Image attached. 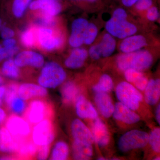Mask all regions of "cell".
I'll use <instances>...</instances> for the list:
<instances>
[{
    "label": "cell",
    "mask_w": 160,
    "mask_h": 160,
    "mask_svg": "<svg viewBox=\"0 0 160 160\" xmlns=\"http://www.w3.org/2000/svg\"><path fill=\"white\" fill-rule=\"evenodd\" d=\"M76 110L79 117L82 119H96L98 113L94 106L83 96H80L77 98Z\"/></svg>",
    "instance_id": "7c38bea8"
},
{
    "label": "cell",
    "mask_w": 160,
    "mask_h": 160,
    "mask_svg": "<svg viewBox=\"0 0 160 160\" xmlns=\"http://www.w3.org/2000/svg\"><path fill=\"white\" fill-rule=\"evenodd\" d=\"M4 82V80H3V78L2 77V76L0 75V86H2V84H3Z\"/></svg>",
    "instance_id": "816d5d0a"
},
{
    "label": "cell",
    "mask_w": 160,
    "mask_h": 160,
    "mask_svg": "<svg viewBox=\"0 0 160 160\" xmlns=\"http://www.w3.org/2000/svg\"><path fill=\"white\" fill-rule=\"evenodd\" d=\"M21 40L23 45L26 47H32L34 44V37L32 32L28 30L23 32L21 36Z\"/></svg>",
    "instance_id": "8d00e7d4"
},
{
    "label": "cell",
    "mask_w": 160,
    "mask_h": 160,
    "mask_svg": "<svg viewBox=\"0 0 160 160\" xmlns=\"http://www.w3.org/2000/svg\"><path fill=\"white\" fill-rule=\"evenodd\" d=\"M66 72L58 63L50 62L43 67L38 78L40 86L44 88H55L66 79Z\"/></svg>",
    "instance_id": "3957f363"
},
{
    "label": "cell",
    "mask_w": 160,
    "mask_h": 160,
    "mask_svg": "<svg viewBox=\"0 0 160 160\" xmlns=\"http://www.w3.org/2000/svg\"><path fill=\"white\" fill-rule=\"evenodd\" d=\"M158 11L156 7H150L148 9L147 13V17L149 21H155L159 17Z\"/></svg>",
    "instance_id": "b9f144b4"
},
{
    "label": "cell",
    "mask_w": 160,
    "mask_h": 160,
    "mask_svg": "<svg viewBox=\"0 0 160 160\" xmlns=\"http://www.w3.org/2000/svg\"><path fill=\"white\" fill-rule=\"evenodd\" d=\"M147 45L146 39L141 35L130 36L124 38L120 46V49L124 53L138 51Z\"/></svg>",
    "instance_id": "e0dca14e"
},
{
    "label": "cell",
    "mask_w": 160,
    "mask_h": 160,
    "mask_svg": "<svg viewBox=\"0 0 160 160\" xmlns=\"http://www.w3.org/2000/svg\"><path fill=\"white\" fill-rule=\"evenodd\" d=\"M117 97L120 102L132 110H137L143 97L135 87L128 82H123L118 85L116 89Z\"/></svg>",
    "instance_id": "277c9868"
},
{
    "label": "cell",
    "mask_w": 160,
    "mask_h": 160,
    "mask_svg": "<svg viewBox=\"0 0 160 160\" xmlns=\"http://www.w3.org/2000/svg\"><path fill=\"white\" fill-rule=\"evenodd\" d=\"M6 114L5 111L0 107V124H1L6 118Z\"/></svg>",
    "instance_id": "c3c4849f"
},
{
    "label": "cell",
    "mask_w": 160,
    "mask_h": 160,
    "mask_svg": "<svg viewBox=\"0 0 160 160\" xmlns=\"http://www.w3.org/2000/svg\"><path fill=\"white\" fill-rule=\"evenodd\" d=\"M91 129L94 141L100 147H105L109 144V132L106 125L101 120L96 119L92 126Z\"/></svg>",
    "instance_id": "5bb4252c"
},
{
    "label": "cell",
    "mask_w": 160,
    "mask_h": 160,
    "mask_svg": "<svg viewBox=\"0 0 160 160\" xmlns=\"http://www.w3.org/2000/svg\"><path fill=\"white\" fill-rule=\"evenodd\" d=\"M13 112L20 113L22 112L25 109V103L21 98L18 97L12 100L8 106Z\"/></svg>",
    "instance_id": "d6a6232c"
},
{
    "label": "cell",
    "mask_w": 160,
    "mask_h": 160,
    "mask_svg": "<svg viewBox=\"0 0 160 160\" xmlns=\"http://www.w3.org/2000/svg\"><path fill=\"white\" fill-rule=\"evenodd\" d=\"M148 82V79L143 76L140 78L137 81H136L134 83V84L136 88H137L138 90L144 91L146 89Z\"/></svg>",
    "instance_id": "60d3db41"
},
{
    "label": "cell",
    "mask_w": 160,
    "mask_h": 160,
    "mask_svg": "<svg viewBox=\"0 0 160 160\" xmlns=\"http://www.w3.org/2000/svg\"><path fill=\"white\" fill-rule=\"evenodd\" d=\"M1 26H2V20H1V18H0V30L1 29Z\"/></svg>",
    "instance_id": "f5cc1de1"
},
{
    "label": "cell",
    "mask_w": 160,
    "mask_h": 160,
    "mask_svg": "<svg viewBox=\"0 0 160 160\" xmlns=\"http://www.w3.org/2000/svg\"><path fill=\"white\" fill-rule=\"evenodd\" d=\"M6 90V87L3 86H0V106H2V104L3 100L5 96Z\"/></svg>",
    "instance_id": "bcb514c9"
},
{
    "label": "cell",
    "mask_w": 160,
    "mask_h": 160,
    "mask_svg": "<svg viewBox=\"0 0 160 160\" xmlns=\"http://www.w3.org/2000/svg\"><path fill=\"white\" fill-rule=\"evenodd\" d=\"M152 4V0H138L134 5L136 9L142 11L149 9Z\"/></svg>",
    "instance_id": "74e56055"
},
{
    "label": "cell",
    "mask_w": 160,
    "mask_h": 160,
    "mask_svg": "<svg viewBox=\"0 0 160 160\" xmlns=\"http://www.w3.org/2000/svg\"><path fill=\"white\" fill-rule=\"evenodd\" d=\"M6 128L16 138H23L30 134L29 124L22 118L17 116H12L9 118Z\"/></svg>",
    "instance_id": "52a82bcc"
},
{
    "label": "cell",
    "mask_w": 160,
    "mask_h": 160,
    "mask_svg": "<svg viewBox=\"0 0 160 160\" xmlns=\"http://www.w3.org/2000/svg\"><path fill=\"white\" fill-rule=\"evenodd\" d=\"M72 153L75 159H90L93 154L92 144L75 141L72 144Z\"/></svg>",
    "instance_id": "603a6c76"
},
{
    "label": "cell",
    "mask_w": 160,
    "mask_h": 160,
    "mask_svg": "<svg viewBox=\"0 0 160 160\" xmlns=\"http://www.w3.org/2000/svg\"><path fill=\"white\" fill-rule=\"evenodd\" d=\"M1 36L4 40L11 38L14 35V32L12 29L7 27H3L1 29Z\"/></svg>",
    "instance_id": "7bdbcfd3"
},
{
    "label": "cell",
    "mask_w": 160,
    "mask_h": 160,
    "mask_svg": "<svg viewBox=\"0 0 160 160\" xmlns=\"http://www.w3.org/2000/svg\"><path fill=\"white\" fill-rule=\"evenodd\" d=\"M46 114V106L40 100L32 102L28 112V118L30 123L38 124L44 120Z\"/></svg>",
    "instance_id": "ffe728a7"
},
{
    "label": "cell",
    "mask_w": 160,
    "mask_h": 160,
    "mask_svg": "<svg viewBox=\"0 0 160 160\" xmlns=\"http://www.w3.org/2000/svg\"><path fill=\"white\" fill-rule=\"evenodd\" d=\"M153 58L147 50H138L129 53H124L118 58L117 64L120 70L128 69L142 71L148 69L152 64Z\"/></svg>",
    "instance_id": "7a4b0ae2"
},
{
    "label": "cell",
    "mask_w": 160,
    "mask_h": 160,
    "mask_svg": "<svg viewBox=\"0 0 160 160\" xmlns=\"http://www.w3.org/2000/svg\"><path fill=\"white\" fill-rule=\"evenodd\" d=\"M31 2L32 0H13L12 11L15 16L21 17Z\"/></svg>",
    "instance_id": "f546056e"
},
{
    "label": "cell",
    "mask_w": 160,
    "mask_h": 160,
    "mask_svg": "<svg viewBox=\"0 0 160 160\" xmlns=\"http://www.w3.org/2000/svg\"><path fill=\"white\" fill-rule=\"evenodd\" d=\"M138 0H122V2L126 7H131L135 4Z\"/></svg>",
    "instance_id": "f6af8a7d"
},
{
    "label": "cell",
    "mask_w": 160,
    "mask_h": 160,
    "mask_svg": "<svg viewBox=\"0 0 160 160\" xmlns=\"http://www.w3.org/2000/svg\"><path fill=\"white\" fill-rule=\"evenodd\" d=\"M113 87V83L111 77L108 75L103 74L100 78L98 82L93 87V90L96 92H107L111 91Z\"/></svg>",
    "instance_id": "4316f807"
},
{
    "label": "cell",
    "mask_w": 160,
    "mask_h": 160,
    "mask_svg": "<svg viewBox=\"0 0 160 160\" xmlns=\"http://www.w3.org/2000/svg\"><path fill=\"white\" fill-rule=\"evenodd\" d=\"M149 142V134L145 132L132 130L127 132L119 140L118 147L122 152L145 147Z\"/></svg>",
    "instance_id": "5b68a950"
},
{
    "label": "cell",
    "mask_w": 160,
    "mask_h": 160,
    "mask_svg": "<svg viewBox=\"0 0 160 160\" xmlns=\"http://www.w3.org/2000/svg\"><path fill=\"white\" fill-rule=\"evenodd\" d=\"M95 102L101 114L104 117L111 116L114 110V106L111 98L107 92H97L95 96Z\"/></svg>",
    "instance_id": "ac0fdd59"
},
{
    "label": "cell",
    "mask_w": 160,
    "mask_h": 160,
    "mask_svg": "<svg viewBox=\"0 0 160 160\" xmlns=\"http://www.w3.org/2000/svg\"><path fill=\"white\" fill-rule=\"evenodd\" d=\"M12 158L10 157L9 156H2L0 157V160H12Z\"/></svg>",
    "instance_id": "681fc988"
},
{
    "label": "cell",
    "mask_w": 160,
    "mask_h": 160,
    "mask_svg": "<svg viewBox=\"0 0 160 160\" xmlns=\"http://www.w3.org/2000/svg\"><path fill=\"white\" fill-rule=\"evenodd\" d=\"M156 118L159 125L160 124V104L158 106L156 110Z\"/></svg>",
    "instance_id": "7dc6e473"
},
{
    "label": "cell",
    "mask_w": 160,
    "mask_h": 160,
    "mask_svg": "<svg viewBox=\"0 0 160 160\" xmlns=\"http://www.w3.org/2000/svg\"><path fill=\"white\" fill-rule=\"evenodd\" d=\"M88 23V21L84 18L77 19L72 22L69 39L72 47L77 48L84 43V35Z\"/></svg>",
    "instance_id": "ba28073f"
},
{
    "label": "cell",
    "mask_w": 160,
    "mask_h": 160,
    "mask_svg": "<svg viewBox=\"0 0 160 160\" xmlns=\"http://www.w3.org/2000/svg\"><path fill=\"white\" fill-rule=\"evenodd\" d=\"M72 133L75 141L92 144L94 142L91 131L81 121L75 119L71 126Z\"/></svg>",
    "instance_id": "8fae6325"
},
{
    "label": "cell",
    "mask_w": 160,
    "mask_h": 160,
    "mask_svg": "<svg viewBox=\"0 0 160 160\" xmlns=\"http://www.w3.org/2000/svg\"><path fill=\"white\" fill-rule=\"evenodd\" d=\"M16 41L13 39L9 38L4 40L2 46L7 49H11L15 47Z\"/></svg>",
    "instance_id": "ee69618b"
},
{
    "label": "cell",
    "mask_w": 160,
    "mask_h": 160,
    "mask_svg": "<svg viewBox=\"0 0 160 160\" xmlns=\"http://www.w3.org/2000/svg\"><path fill=\"white\" fill-rule=\"evenodd\" d=\"M143 76V73L141 71L136 69H130L125 71V78L129 83H134Z\"/></svg>",
    "instance_id": "e575fe53"
},
{
    "label": "cell",
    "mask_w": 160,
    "mask_h": 160,
    "mask_svg": "<svg viewBox=\"0 0 160 160\" xmlns=\"http://www.w3.org/2000/svg\"><path fill=\"white\" fill-rule=\"evenodd\" d=\"M98 45L99 47L102 57H108L114 51L116 46V42L111 35L106 33L103 36L101 42Z\"/></svg>",
    "instance_id": "d4e9b609"
},
{
    "label": "cell",
    "mask_w": 160,
    "mask_h": 160,
    "mask_svg": "<svg viewBox=\"0 0 160 160\" xmlns=\"http://www.w3.org/2000/svg\"><path fill=\"white\" fill-rule=\"evenodd\" d=\"M88 56V52L83 48H76L72 50L70 56L65 61L66 67L77 69L82 67Z\"/></svg>",
    "instance_id": "44dd1931"
},
{
    "label": "cell",
    "mask_w": 160,
    "mask_h": 160,
    "mask_svg": "<svg viewBox=\"0 0 160 160\" xmlns=\"http://www.w3.org/2000/svg\"><path fill=\"white\" fill-rule=\"evenodd\" d=\"M29 6L31 10L42 9L51 16L58 14L62 10V6L58 0H34Z\"/></svg>",
    "instance_id": "4fadbf2b"
},
{
    "label": "cell",
    "mask_w": 160,
    "mask_h": 160,
    "mask_svg": "<svg viewBox=\"0 0 160 160\" xmlns=\"http://www.w3.org/2000/svg\"><path fill=\"white\" fill-rule=\"evenodd\" d=\"M18 50L17 47L12 49H6L0 44V62L13 56Z\"/></svg>",
    "instance_id": "d590c367"
},
{
    "label": "cell",
    "mask_w": 160,
    "mask_h": 160,
    "mask_svg": "<svg viewBox=\"0 0 160 160\" xmlns=\"http://www.w3.org/2000/svg\"><path fill=\"white\" fill-rule=\"evenodd\" d=\"M78 94L77 88L72 82H67L62 87V97L63 101L66 103H70L74 101Z\"/></svg>",
    "instance_id": "484cf974"
},
{
    "label": "cell",
    "mask_w": 160,
    "mask_h": 160,
    "mask_svg": "<svg viewBox=\"0 0 160 160\" xmlns=\"http://www.w3.org/2000/svg\"><path fill=\"white\" fill-rule=\"evenodd\" d=\"M126 10L118 8L113 12L112 17L106 23V28L112 36L124 39L135 34L137 28L127 20Z\"/></svg>",
    "instance_id": "6da1fadb"
},
{
    "label": "cell",
    "mask_w": 160,
    "mask_h": 160,
    "mask_svg": "<svg viewBox=\"0 0 160 160\" xmlns=\"http://www.w3.org/2000/svg\"><path fill=\"white\" fill-rule=\"evenodd\" d=\"M14 61L18 67L30 66L36 68L42 67L44 62V58L42 55L29 51L20 52L16 57Z\"/></svg>",
    "instance_id": "9c48e42d"
},
{
    "label": "cell",
    "mask_w": 160,
    "mask_h": 160,
    "mask_svg": "<svg viewBox=\"0 0 160 160\" xmlns=\"http://www.w3.org/2000/svg\"><path fill=\"white\" fill-rule=\"evenodd\" d=\"M89 54L92 58L98 60L102 57L101 51L98 45H93L90 47L89 50Z\"/></svg>",
    "instance_id": "ab89813d"
},
{
    "label": "cell",
    "mask_w": 160,
    "mask_h": 160,
    "mask_svg": "<svg viewBox=\"0 0 160 160\" xmlns=\"http://www.w3.org/2000/svg\"><path fill=\"white\" fill-rule=\"evenodd\" d=\"M18 89V87L17 86L14 84H10L7 88H6L4 98H5V102L8 106L12 100L17 97Z\"/></svg>",
    "instance_id": "836d02e7"
},
{
    "label": "cell",
    "mask_w": 160,
    "mask_h": 160,
    "mask_svg": "<svg viewBox=\"0 0 160 160\" xmlns=\"http://www.w3.org/2000/svg\"><path fill=\"white\" fill-rule=\"evenodd\" d=\"M38 38L41 46L44 49L52 50L61 46L62 40L61 38L53 35L51 29L41 28L38 32Z\"/></svg>",
    "instance_id": "9a60e30c"
},
{
    "label": "cell",
    "mask_w": 160,
    "mask_h": 160,
    "mask_svg": "<svg viewBox=\"0 0 160 160\" xmlns=\"http://www.w3.org/2000/svg\"><path fill=\"white\" fill-rule=\"evenodd\" d=\"M153 151L159 152L160 151V130L159 128L153 129L149 135V142Z\"/></svg>",
    "instance_id": "1f68e13d"
},
{
    "label": "cell",
    "mask_w": 160,
    "mask_h": 160,
    "mask_svg": "<svg viewBox=\"0 0 160 160\" xmlns=\"http://www.w3.org/2000/svg\"><path fill=\"white\" fill-rule=\"evenodd\" d=\"M145 90V99L146 102L151 106L155 105L160 98V80L159 79L150 80L148 82Z\"/></svg>",
    "instance_id": "7402d4cb"
},
{
    "label": "cell",
    "mask_w": 160,
    "mask_h": 160,
    "mask_svg": "<svg viewBox=\"0 0 160 160\" xmlns=\"http://www.w3.org/2000/svg\"><path fill=\"white\" fill-rule=\"evenodd\" d=\"M17 142V152L23 157H30L34 155L37 152V145L33 142L25 141L23 138H15Z\"/></svg>",
    "instance_id": "cb8c5ba5"
},
{
    "label": "cell",
    "mask_w": 160,
    "mask_h": 160,
    "mask_svg": "<svg viewBox=\"0 0 160 160\" xmlns=\"http://www.w3.org/2000/svg\"><path fill=\"white\" fill-rule=\"evenodd\" d=\"M69 149L68 145L63 142H59L55 146L52 153L51 159L66 160L69 156Z\"/></svg>",
    "instance_id": "83f0119b"
},
{
    "label": "cell",
    "mask_w": 160,
    "mask_h": 160,
    "mask_svg": "<svg viewBox=\"0 0 160 160\" xmlns=\"http://www.w3.org/2000/svg\"><path fill=\"white\" fill-rule=\"evenodd\" d=\"M40 146L41 148L39 149L37 153L38 159L46 160L49 155V149H50L49 145Z\"/></svg>",
    "instance_id": "f35d334b"
},
{
    "label": "cell",
    "mask_w": 160,
    "mask_h": 160,
    "mask_svg": "<svg viewBox=\"0 0 160 160\" xmlns=\"http://www.w3.org/2000/svg\"><path fill=\"white\" fill-rule=\"evenodd\" d=\"M47 93V90L44 87L30 83L22 84L18 89V95L23 101L36 97L45 96Z\"/></svg>",
    "instance_id": "2e32d148"
},
{
    "label": "cell",
    "mask_w": 160,
    "mask_h": 160,
    "mask_svg": "<svg viewBox=\"0 0 160 160\" xmlns=\"http://www.w3.org/2000/svg\"><path fill=\"white\" fill-rule=\"evenodd\" d=\"M112 115L115 119L126 124H134L140 120L138 115L120 102L115 105Z\"/></svg>",
    "instance_id": "30bf717a"
},
{
    "label": "cell",
    "mask_w": 160,
    "mask_h": 160,
    "mask_svg": "<svg viewBox=\"0 0 160 160\" xmlns=\"http://www.w3.org/2000/svg\"><path fill=\"white\" fill-rule=\"evenodd\" d=\"M32 141L37 146L49 145L54 138L52 126L48 120H43L38 123L33 129Z\"/></svg>",
    "instance_id": "8992f818"
},
{
    "label": "cell",
    "mask_w": 160,
    "mask_h": 160,
    "mask_svg": "<svg viewBox=\"0 0 160 160\" xmlns=\"http://www.w3.org/2000/svg\"><path fill=\"white\" fill-rule=\"evenodd\" d=\"M18 144L14 138L5 127L0 128V152H12L17 151Z\"/></svg>",
    "instance_id": "d6986e66"
},
{
    "label": "cell",
    "mask_w": 160,
    "mask_h": 160,
    "mask_svg": "<svg viewBox=\"0 0 160 160\" xmlns=\"http://www.w3.org/2000/svg\"><path fill=\"white\" fill-rule=\"evenodd\" d=\"M72 1H85V2H94L97 0H72Z\"/></svg>",
    "instance_id": "f907efd6"
},
{
    "label": "cell",
    "mask_w": 160,
    "mask_h": 160,
    "mask_svg": "<svg viewBox=\"0 0 160 160\" xmlns=\"http://www.w3.org/2000/svg\"><path fill=\"white\" fill-rule=\"evenodd\" d=\"M98 33L97 27L92 23H88L84 35V43L86 45H91L97 37Z\"/></svg>",
    "instance_id": "4dcf8cb0"
},
{
    "label": "cell",
    "mask_w": 160,
    "mask_h": 160,
    "mask_svg": "<svg viewBox=\"0 0 160 160\" xmlns=\"http://www.w3.org/2000/svg\"><path fill=\"white\" fill-rule=\"evenodd\" d=\"M2 73L7 77L16 78L19 74V70L12 59H8L3 63L2 67Z\"/></svg>",
    "instance_id": "f1b7e54d"
}]
</instances>
